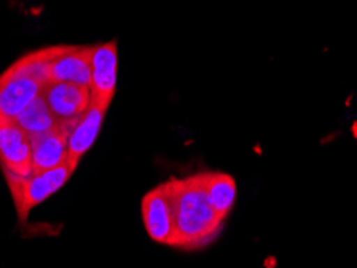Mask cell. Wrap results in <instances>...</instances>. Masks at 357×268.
<instances>
[{
	"mask_svg": "<svg viewBox=\"0 0 357 268\" xmlns=\"http://www.w3.org/2000/svg\"><path fill=\"white\" fill-rule=\"evenodd\" d=\"M21 130H24L29 136L45 134L56 127L59 120L55 119V116L52 114L49 104H47L44 95H40L34 100L33 103H29L23 111H21L17 118H15Z\"/></svg>",
	"mask_w": 357,
	"mask_h": 268,
	"instance_id": "obj_12",
	"label": "cell"
},
{
	"mask_svg": "<svg viewBox=\"0 0 357 268\" xmlns=\"http://www.w3.org/2000/svg\"><path fill=\"white\" fill-rule=\"evenodd\" d=\"M92 47L61 45L50 66V82H73L92 86Z\"/></svg>",
	"mask_w": 357,
	"mask_h": 268,
	"instance_id": "obj_9",
	"label": "cell"
},
{
	"mask_svg": "<svg viewBox=\"0 0 357 268\" xmlns=\"http://www.w3.org/2000/svg\"><path fill=\"white\" fill-rule=\"evenodd\" d=\"M76 167L77 166L71 164V162H65L55 169L34 172L26 177L3 172L20 222H26L36 206H39L52 194H55L60 188L65 187L75 173Z\"/></svg>",
	"mask_w": 357,
	"mask_h": 268,
	"instance_id": "obj_2",
	"label": "cell"
},
{
	"mask_svg": "<svg viewBox=\"0 0 357 268\" xmlns=\"http://www.w3.org/2000/svg\"><path fill=\"white\" fill-rule=\"evenodd\" d=\"M0 167L13 175L34 173L29 135L15 120H0Z\"/></svg>",
	"mask_w": 357,
	"mask_h": 268,
	"instance_id": "obj_5",
	"label": "cell"
},
{
	"mask_svg": "<svg viewBox=\"0 0 357 268\" xmlns=\"http://www.w3.org/2000/svg\"><path fill=\"white\" fill-rule=\"evenodd\" d=\"M42 95L59 123H73L82 118L92 102L91 87L73 82H50Z\"/></svg>",
	"mask_w": 357,
	"mask_h": 268,
	"instance_id": "obj_6",
	"label": "cell"
},
{
	"mask_svg": "<svg viewBox=\"0 0 357 268\" xmlns=\"http://www.w3.org/2000/svg\"><path fill=\"white\" fill-rule=\"evenodd\" d=\"M107 111V107H103V104L92 100L87 111L77 120L71 130L70 139H68V162L77 166L82 159V156L92 148L98 136L100 129H102Z\"/></svg>",
	"mask_w": 357,
	"mask_h": 268,
	"instance_id": "obj_10",
	"label": "cell"
},
{
	"mask_svg": "<svg viewBox=\"0 0 357 268\" xmlns=\"http://www.w3.org/2000/svg\"><path fill=\"white\" fill-rule=\"evenodd\" d=\"M77 120L59 123L49 132L29 136L34 172L55 169L68 162V139Z\"/></svg>",
	"mask_w": 357,
	"mask_h": 268,
	"instance_id": "obj_7",
	"label": "cell"
},
{
	"mask_svg": "<svg viewBox=\"0 0 357 268\" xmlns=\"http://www.w3.org/2000/svg\"><path fill=\"white\" fill-rule=\"evenodd\" d=\"M206 198L219 215L229 219L234 204L237 201V183L235 178L224 172H202Z\"/></svg>",
	"mask_w": 357,
	"mask_h": 268,
	"instance_id": "obj_11",
	"label": "cell"
},
{
	"mask_svg": "<svg viewBox=\"0 0 357 268\" xmlns=\"http://www.w3.org/2000/svg\"><path fill=\"white\" fill-rule=\"evenodd\" d=\"M118 45L116 40L93 45L92 50V100L109 108L116 92Z\"/></svg>",
	"mask_w": 357,
	"mask_h": 268,
	"instance_id": "obj_8",
	"label": "cell"
},
{
	"mask_svg": "<svg viewBox=\"0 0 357 268\" xmlns=\"http://www.w3.org/2000/svg\"><path fill=\"white\" fill-rule=\"evenodd\" d=\"M142 220L150 239L177 249L178 236L176 227V185L174 177L160 183L142 198Z\"/></svg>",
	"mask_w": 357,
	"mask_h": 268,
	"instance_id": "obj_3",
	"label": "cell"
},
{
	"mask_svg": "<svg viewBox=\"0 0 357 268\" xmlns=\"http://www.w3.org/2000/svg\"><path fill=\"white\" fill-rule=\"evenodd\" d=\"M177 249L198 251L219 238L227 219L209 204L203 187L202 172L183 178L174 177Z\"/></svg>",
	"mask_w": 357,
	"mask_h": 268,
	"instance_id": "obj_1",
	"label": "cell"
},
{
	"mask_svg": "<svg viewBox=\"0 0 357 268\" xmlns=\"http://www.w3.org/2000/svg\"><path fill=\"white\" fill-rule=\"evenodd\" d=\"M44 87L18 63H13L0 76V120H15L29 103L40 95Z\"/></svg>",
	"mask_w": 357,
	"mask_h": 268,
	"instance_id": "obj_4",
	"label": "cell"
}]
</instances>
